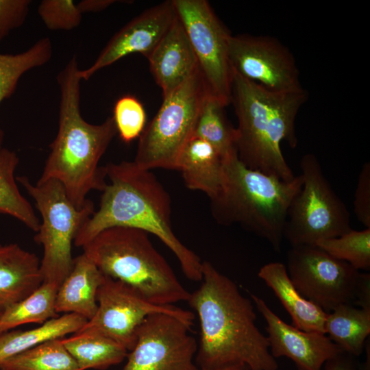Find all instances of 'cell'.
Here are the masks:
<instances>
[{"label": "cell", "instance_id": "obj_1", "mask_svg": "<svg viewBox=\"0 0 370 370\" xmlns=\"http://www.w3.org/2000/svg\"><path fill=\"white\" fill-rule=\"evenodd\" d=\"M201 282L187 301L200 324L198 367L213 370L244 365L249 370H278L267 337L256 325L251 301L208 261L202 262Z\"/></svg>", "mask_w": 370, "mask_h": 370}, {"label": "cell", "instance_id": "obj_2", "mask_svg": "<svg viewBox=\"0 0 370 370\" xmlns=\"http://www.w3.org/2000/svg\"><path fill=\"white\" fill-rule=\"evenodd\" d=\"M110 183L99 207L78 231L74 245L82 247L101 231L113 226L137 228L158 237L175 255L184 275L201 282L202 262L173 231L169 194L150 170L134 161L105 166Z\"/></svg>", "mask_w": 370, "mask_h": 370}, {"label": "cell", "instance_id": "obj_3", "mask_svg": "<svg viewBox=\"0 0 370 370\" xmlns=\"http://www.w3.org/2000/svg\"><path fill=\"white\" fill-rule=\"evenodd\" d=\"M79 70L73 56L58 75L60 90L58 130L37 182H59L77 208L87 202L90 191H103L106 186L105 166H99V162L117 134L112 116L98 125L89 123L82 117Z\"/></svg>", "mask_w": 370, "mask_h": 370}, {"label": "cell", "instance_id": "obj_4", "mask_svg": "<svg viewBox=\"0 0 370 370\" xmlns=\"http://www.w3.org/2000/svg\"><path fill=\"white\" fill-rule=\"evenodd\" d=\"M231 103L238 119L236 150L248 168L290 182L295 176L280 143L297 145L295 121L306 102V91L275 92L233 71Z\"/></svg>", "mask_w": 370, "mask_h": 370}, {"label": "cell", "instance_id": "obj_5", "mask_svg": "<svg viewBox=\"0 0 370 370\" xmlns=\"http://www.w3.org/2000/svg\"><path fill=\"white\" fill-rule=\"evenodd\" d=\"M223 182L211 201L223 225L239 224L280 252L288 207L302 186L301 175L290 181L247 167L235 153L223 159Z\"/></svg>", "mask_w": 370, "mask_h": 370}, {"label": "cell", "instance_id": "obj_6", "mask_svg": "<svg viewBox=\"0 0 370 370\" xmlns=\"http://www.w3.org/2000/svg\"><path fill=\"white\" fill-rule=\"evenodd\" d=\"M149 235L137 228L113 226L82 248L103 274L132 286L151 303L168 306L187 301L190 293Z\"/></svg>", "mask_w": 370, "mask_h": 370}, {"label": "cell", "instance_id": "obj_7", "mask_svg": "<svg viewBox=\"0 0 370 370\" xmlns=\"http://www.w3.org/2000/svg\"><path fill=\"white\" fill-rule=\"evenodd\" d=\"M16 181L32 197L41 215L34 240L43 247L42 282L60 286L73 265L72 244L79 229L94 213V204L88 199L82 208H76L62 184L54 180L33 184L27 177L21 176L16 177Z\"/></svg>", "mask_w": 370, "mask_h": 370}, {"label": "cell", "instance_id": "obj_8", "mask_svg": "<svg viewBox=\"0 0 370 370\" xmlns=\"http://www.w3.org/2000/svg\"><path fill=\"white\" fill-rule=\"evenodd\" d=\"M208 94L197 71L182 86L163 97L158 112L138 138L134 162L140 168L177 170L180 154L193 136L196 121Z\"/></svg>", "mask_w": 370, "mask_h": 370}, {"label": "cell", "instance_id": "obj_9", "mask_svg": "<svg viewBox=\"0 0 370 370\" xmlns=\"http://www.w3.org/2000/svg\"><path fill=\"white\" fill-rule=\"evenodd\" d=\"M287 273L296 289L326 312L341 304L370 309V275L317 246L291 247Z\"/></svg>", "mask_w": 370, "mask_h": 370}, {"label": "cell", "instance_id": "obj_10", "mask_svg": "<svg viewBox=\"0 0 370 370\" xmlns=\"http://www.w3.org/2000/svg\"><path fill=\"white\" fill-rule=\"evenodd\" d=\"M299 165L302 186L288 207L284 238L291 247L316 246L320 240L350 231L349 212L332 189L317 157L306 154Z\"/></svg>", "mask_w": 370, "mask_h": 370}, {"label": "cell", "instance_id": "obj_11", "mask_svg": "<svg viewBox=\"0 0 370 370\" xmlns=\"http://www.w3.org/2000/svg\"><path fill=\"white\" fill-rule=\"evenodd\" d=\"M196 56L209 95L225 106L231 103L232 69L229 59L232 34L206 0H172Z\"/></svg>", "mask_w": 370, "mask_h": 370}, {"label": "cell", "instance_id": "obj_12", "mask_svg": "<svg viewBox=\"0 0 370 370\" xmlns=\"http://www.w3.org/2000/svg\"><path fill=\"white\" fill-rule=\"evenodd\" d=\"M97 301L95 316L77 332L99 333L129 352L136 345L138 328L150 314H170L190 328L194 323L195 314L192 312L174 305L152 304L132 286L106 275L98 288Z\"/></svg>", "mask_w": 370, "mask_h": 370}, {"label": "cell", "instance_id": "obj_13", "mask_svg": "<svg viewBox=\"0 0 370 370\" xmlns=\"http://www.w3.org/2000/svg\"><path fill=\"white\" fill-rule=\"evenodd\" d=\"M190 328L170 314L147 316L122 370H199L195 361L198 345Z\"/></svg>", "mask_w": 370, "mask_h": 370}, {"label": "cell", "instance_id": "obj_14", "mask_svg": "<svg viewBox=\"0 0 370 370\" xmlns=\"http://www.w3.org/2000/svg\"><path fill=\"white\" fill-rule=\"evenodd\" d=\"M229 59L233 71L268 90L290 92L303 89L293 54L273 37L231 35Z\"/></svg>", "mask_w": 370, "mask_h": 370}, {"label": "cell", "instance_id": "obj_15", "mask_svg": "<svg viewBox=\"0 0 370 370\" xmlns=\"http://www.w3.org/2000/svg\"><path fill=\"white\" fill-rule=\"evenodd\" d=\"M267 322L271 354L291 359L298 370H321L326 361L343 351L325 334L306 332L284 322L258 296L250 294Z\"/></svg>", "mask_w": 370, "mask_h": 370}, {"label": "cell", "instance_id": "obj_16", "mask_svg": "<svg viewBox=\"0 0 370 370\" xmlns=\"http://www.w3.org/2000/svg\"><path fill=\"white\" fill-rule=\"evenodd\" d=\"M176 16L172 1L145 10L112 37L90 66L79 70L80 78L88 80L100 69L132 53H141L147 58Z\"/></svg>", "mask_w": 370, "mask_h": 370}, {"label": "cell", "instance_id": "obj_17", "mask_svg": "<svg viewBox=\"0 0 370 370\" xmlns=\"http://www.w3.org/2000/svg\"><path fill=\"white\" fill-rule=\"evenodd\" d=\"M147 58L163 97L185 83L198 69L196 56L177 16Z\"/></svg>", "mask_w": 370, "mask_h": 370}, {"label": "cell", "instance_id": "obj_18", "mask_svg": "<svg viewBox=\"0 0 370 370\" xmlns=\"http://www.w3.org/2000/svg\"><path fill=\"white\" fill-rule=\"evenodd\" d=\"M42 282L35 254L17 243H0V310L27 297Z\"/></svg>", "mask_w": 370, "mask_h": 370}, {"label": "cell", "instance_id": "obj_19", "mask_svg": "<svg viewBox=\"0 0 370 370\" xmlns=\"http://www.w3.org/2000/svg\"><path fill=\"white\" fill-rule=\"evenodd\" d=\"M105 276L84 254L74 258L72 269L57 292V313H74L91 319L97 310V293Z\"/></svg>", "mask_w": 370, "mask_h": 370}, {"label": "cell", "instance_id": "obj_20", "mask_svg": "<svg viewBox=\"0 0 370 370\" xmlns=\"http://www.w3.org/2000/svg\"><path fill=\"white\" fill-rule=\"evenodd\" d=\"M258 276L279 299L292 319V325L306 332L325 334L324 326L328 312L299 293L283 263L272 262L263 265Z\"/></svg>", "mask_w": 370, "mask_h": 370}, {"label": "cell", "instance_id": "obj_21", "mask_svg": "<svg viewBox=\"0 0 370 370\" xmlns=\"http://www.w3.org/2000/svg\"><path fill=\"white\" fill-rule=\"evenodd\" d=\"M185 185L200 190L210 199L221 191L223 182V158L209 143L193 136L184 145L177 160Z\"/></svg>", "mask_w": 370, "mask_h": 370}, {"label": "cell", "instance_id": "obj_22", "mask_svg": "<svg viewBox=\"0 0 370 370\" xmlns=\"http://www.w3.org/2000/svg\"><path fill=\"white\" fill-rule=\"evenodd\" d=\"M325 333L343 352L360 356L370 334V309L341 304L328 313Z\"/></svg>", "mask_w": 370, "mask_h": 370}, {"label": "cell", "instance_id": "obj_23", "mask_svg": "<svg viewBox=\"0 0 370 370\" xmlns=\"http://www.w3.org/2000/svg\"><path fill=\"white\" fill-rule=\"evenodd\" d=\"M88 321L74 313L51 319L40 326L28 330H12L0 334V363L18 353L46 341L75 334Z\"/></svg>", "mask_w": 370, "mask_h": 370}, {"label": "cell", "instance_id": "obj_24", "mask_svg": "<svg viewBox=\"0 0 370 370\" xmlns=\"http://www.w3.org/2000/svg\"><path fill=\"white\" fill-rule=\"evenodd\" d=\"M62 341L79 370H105L121 363L128 354L120 344L95 332H77Z\"/></svg>", "mask_w": 370, "mask_h": 370}, {"label": "cell", "instance_id": "obj_25", "mask_svg": "<svg viewBox=\"0 0 370 370\" xmlns=\"http://www.w3.org/2000/svg\"><path fill=\"white\" fill-rule=\"evenodd\" d=\"M18 163L16 152L4 147L0 149V214L10 216L36 232L40 220L17 185L15 171Z\"/></svg>", "mask_w": 370, "mask_h": 370}, {"label": "cell", "instance_id": "obj_26", "mask_svg": "<svg viewBox=\"0 0 370 370\" xmlns=\"http://www.w3.org/2000/svg\"><path fill=\"white\" fill-rule=\"evenodd\" d=\"M59 286L42 282L23 299L3 310L0 316V334L17 326L45 321L58 317L55 304Z\"/></svg>", "mask_w": 370, "mask_h": 370}, {"label": "cell", "instance_id": "obj_27", "mask_svg": "<svg viewBox=\"0 0 370 370\" xmlns=\"http://www.w3.org/2000/svg\"><path fill=\"white\" fill-rule=\"evenodd\" d=\"M225 106L208 94L201 107L193 136L213 146L224 158L237 153L236 130L228 121Z\"/></svg>", "mask_w": 370, "mask_h": 370}, {"label": "cell", "instance_id": "obj_28", "mask_svg": "<svg viewBox=\"0 0 370 370\" xmlns=\"http://www.w3.org/2000/svg\"><path fill=\"white\" fill-rule=\"evenodd\" d=\"M52 56L49 38H42L27 50L16 54L0 53V103L15 90L21 77L27 71L47 63ZM4 133L0 129V149Z\"/></svg>", "mask_w": 370, "mask_h": 370}, {"label": "cell", "instance_id": "obj_29", "mask_svg": "<svg viewBox=\"0 0 370 370\" xmlns=\"http://www.w3.org/2000/svg\"><path fill=\"white\" fill-rule=\"evenodd\" d=\"M0 370H79L62 338L46 341L0 363Z\"/></svg>", "mask_w": 370, "mask_h": 370}, {"label": "cell", "instance_id": "obj_30", "mask_svg": "<svg viewBox=\"0 0 370 370\" xmlns=\"http://www.w3.org/2000/svg\"><path fill=\"white\" fill-rule=\"evenodd\" d=\"M315 245L358 271L370 269V228L352 229L340 236L320 240Z\"/></svg>", "mask_w": 370, "mask_h": 370}, {"label": "cell", "instance_id": "obj_31", "mask_svg": "<svg viewBox=\"0 0 370 370\" xmlns=\"http://www.w3.org/2000/svg\"><path fill=\"white\" fill-rule=\"evenodd\" d=\"M113 120L121 139L130 143L139 138L146 126V113L134 96L125 95L117 99L113 108Z\"/></svg>", "mask_w": 370, "mask_h": 370}, {"label": "cell", "instance_id": "obj_32", "mask_svg": "<svg viewBox=\"0 0 370 370\" xmlns=\"http://www.w3.org/2000/svg\"><path fill=\"white\" fill-rule=\"evenodd\" d=\"M38 14L50 30H71L78 27L82 13L72 0H43L38 8Z\"/></svg>", "mask_w": 370, "mask_h": 370}, {"label": "cell", "instance_id": "obj_33", "mask_svg": "<svg viewBox=\"0 0 370 370\" xmlns=\"http://www.w3.org/2000/svg\"><path fill=\"white\" fill-rule=\"evenodd\" d=\"M30 3L29 0H0V41L23 24Z\"/></svg>", "mask_w": 370, "mask_h": 370}, {"label": "cell", "instance_id": "obj_34", "mask_svg": "<svg viewBox=\"0 0 370 370\" xmlns=\"http://www.w3.org/2000/svg\"><path fill=\"white\" fill-rule=\"evenodd\" d=\"M354 212L366 228H370V163L363 164L355 190Z\"/></svg>", "mask_w": 370, "mask_h": 370}, {"label": "cell", "instance_id": "obj_35", "mask_svg": "<svg viewBox=\"0 0 370 370\" xmlns=\"http://www.w3.org/2000/svg\"><path fill=\"white\" fill-rule=\"evenodd\" d=\"M325 370H357L354 356L343 352L325 363Z\"/></svg>", "mask_w": 370, "mask_h": 370}, {"label": "cell", "instance_id": "obj_36", "mask_svg": "<svg viewBox=\"0 0 370 370\" xmlns=\"http://www.w3.org/2000/svg\"><path fill=\"white\" fill-rule=\"evenodd\" d=\"M114 0H83L77 3L81 12L101 11L114 3Z\"/></svg>", "mask_w": 370, "mask_h": 370}, {"label": "cell", "instance_id": "obj_37", "mask_svg": "<svg viewBox=\"0 0 370 370\" xmlns=\"http://www.w3.org/2000/svg\"><path fill=\"white\" fill-rule=\"evenodd\" d=\"M365 349L366 352L365 360L360 366L359 370H370V344L369 339L365 343Z\"/></svg>", "mask_w": 370, "mask_h": 370}, {"label": "cell", "instance_id": "obj_38", "mask_svg": "<svg viewBox=\"0 0 370 370\" xmlns=\"http://www.w3.org/2000/svg\"><path fill=\"white\" fill-rule=\"evenodd\" d=\"M213 370H249L248 368L244 365H234L225 367H221Z\"/></svg>", "mask_w": 370, "mask_h": 370}, {"label": "cell", "instance_id": "obj_39", "mask_svg": "<svg viewBox=\"0 0 370 370\" xmlns=\"http://www.w3.org/2000/svg\"><path fill=\"white\" fill-rule=\"evenodd\" d=\"M2 312H3V311L0 310V316H1V314H2Z\"/></svg>", "mask_w": 370, "mask_h": 370}]
</instances>
